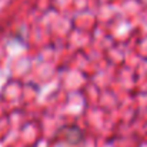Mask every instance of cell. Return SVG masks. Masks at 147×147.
Masks as SVG:
<instances>
[]
</instances>
